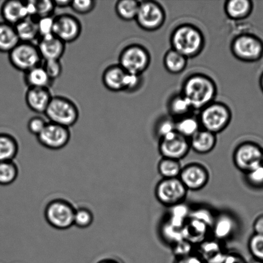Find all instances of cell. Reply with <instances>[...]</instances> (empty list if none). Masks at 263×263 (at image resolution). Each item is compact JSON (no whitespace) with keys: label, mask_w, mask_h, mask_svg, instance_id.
I'll list each match as a JSON object with an SVG mask.
<instances>
[{"label":"cell","mask_w":263,"mask_h":263,"mask_svg":"<svg viewBox=\"0 0 263 263\" xmlns=\"http://www.w3.org/2000/svg\"><path fill=\"white\" fill-rule=\"evenodd\" d=\"M251 9V2L249 0H230L225 5L227 15L233 20L244 19L248 16Z\"/></svg>","instance_id":"obj_26"},{"label":"cell","mask_w":263,"mask_h":263,"mask_svg":"<svg viewBox=\"0 0 263 263\" xmlns=\"http://www.w3.org/2000/svg\"><path fill=\"white\" fill-rule=\"evenodd\" d=\"M10 63L17 70L24 73L41 65L43 61L37 45L20 42L9 53Z\"/></svg>","instance_id":"obj_5"},{"label":"cell","mask_w":263,"mask_h":263,"mask_svg":"<svg viewBox=\"0 0 263 263\" xmlns=\"http://www.w3.org/2000/svg\"><path fill=\"white\" fill-rule=\"evenodd\" d=\"M52 98L50 89L30 87L26 92L25 102L32 111L45 114Z\"/></svg>","instance_id":"obj_17"},{"label":"cell","mask_w":263,"mask_h":263,"mask_svg":"<svg viewBox=\"0 0 263 263\" xmlns=\"http://www.w3.org/2000/svg\"><path fill=\"white\" fill-rule=\"evenodd\" d=\"M200 122L195 118L185 117L176 123V131L185 138H192L200 130Z\"/></svg>","instance_id":"obj_31"},{"label":"cell","mask_w":263,"mask_h":263,"mask_svg":"<svg viewBox=\"0 0 263 263\" xmlns=\"http://www.w3.org/2000/svg\"><path fill=\"white\" fill-rule=\"evenodd\" d=\"M53 2L56 7L66 8L70 7L72 1L71 0H55Z\"/></svg>","instance_id":"obj_49"},{"label":"cell","mask_w":263,"mask_h":263,"mask_svg":"<svg viewBox=\"0 0 263 263\" xmlns=\"http://www.w3.org/2000/svg\"><path fill=\"white\" fill-rule=\"evenodd\" d=\"M216 94L215 84L210 78L202 74L190 77L183 87L182 95L194 109H203L211 104Z\"/></svg>","instance_id":"obj_1"},{"label":"cell","mask_w":263,"mask_h":263,"mask_svg":"<svg viewBox=\"0 0 263 263\" xmlns=\"http://www.w3.org/2000/svg\"><path fill=\"white\" fill-rule=\"evenodd\" d=\"M179 178L187 190L198 191L208 184L209 174L204 167L192 164L182 169Z\"/></svg>","instance_id":"obj_15"},{"label":"cell","mask_w":263,"mask_h":263,"mask_svg":"<svg viewBox=\"0 0 263 263\" xmlns=\"http://www.w3.org/2000/svg\"><path fill=\"white\" fill-rule=\"evenodd\" d=\"M39 34L40 38L53 35L54 17H46L37 20Z\"/></svg>","instance_id":"obj_39"},{"label":"cell","mask_w":263,"mask_h":263,"mask_svg":"<svg viewBox=\"0 0 263 263\" xmlns=\"http://www.w3.org/2000/svg\"><path fill=\"white\" fill-rule=\"evenodd\" d=\"M251 263H263V262L258 261V260H256V261L252 262Z\"/></svg>","instance_id":"obj_52"},{"label":"cell","mask_w":263,"mask_h":263,"mask_svg":"<svg viewBox=\"0 0 263 263\" xmlns=\"http://www.w3.org/2000/svg\"><path fill=\"white\" fill-rule=\"evenodd\" d=\"M28 7L32 18H40L52 16L55 5L50 0H30L28 2Z\"/></svg>","instance_id":"obj_28"},{"label":"cell","mask_w":263,"mask_h":263,"mask_svg":"<svg viewBox=\"0 0 263 263\" xmlns=\"http://www.w3.org/2000/svg\"><path fill=\"white\" fill-rule=\"evenodd\" d=\"M24 79L28 88L39 87L50 89L53 82L46 73L42 65L35 67L30 70L25 72Z\"/></svg>","instance_id":"obj_21"},{"label":"cell","mask_w":263,"mask_h":263,"mask_svg":"<svg viewBox=\"0 0 263 263\" xmlns=\"http://www.w3.org/2000/svg\"><path fill=\"white\" fill-rule=\"evenodd\" d=\"M97 263H120L114 259H104L98 262Z\"/></svg>","instance_id":"obj_51"},{"label":"cell","mask_w":263,"mask_h":263,"mask_svg":"<svg viewBox=\"0 0 263 263\" xmlns=\"http://www.w3.org/2000/svg\"><path fill=\"white\" fill-rule=\"evenodd\" d=\"M231 119L228 107L220 103H211L202 109L199 122L205 130L216 134L225 129Z\"/></svg>","instance_id":"obj_6"},{"label":"cell","mask_w":263,"mask_h":263,"mask_svg":"<svg viewBox=\"0 0 263 263\" xmlns=\"http://www.w3.org/2000/svg\"><path fill=\"white\" fill-rule=\"evenodd\" d=\"M19 169L14 161L0 162V185L7 186L15 181Z\"/></svg>","instance_id":"obj_30"},{"label":"cell","mask_w":263,"mask_h":263,"mask_svg":"<svg viewBox=\"0 0 263 263\" xmlns=\"http://www.w3.org/2000/svg\"><path fill=\"white\" fill-rule=\"evenodd\" d=\"M20 42L32 43L40 37L37 21L28 17L14 26Z\"/></svg>","instance_id":"obj_22"},{"label":"cell","mask_w":263,"mask_h":263,"mask_svg":"<svg viewBox=\"0 0 263 263\" xmlns=\"http://www.w3.org/2000/svg\"><path fill=\"white\" fill-rule=\"evenodd\" d=\"M249 247L252 256L263 262V235L255 234L250 239Z\"/></svg>","instance_id":"obj_36"},{"label":"cell","mask_w":263,"mask_h":263,"mask_svg":"<svg viewBox=\"0 0 263 263\" xmlns=\"http://www.w3.org/2000/svg\"><path fill=\"white\" fill-rule=\"evenodd\" d=\"M164 64L170 73L178 74L184 70L187 65V58L172 49L165 55Z\"/></svg>","instance_id":"obj_27"},{"label":"cell","mask_w":263,"mask_h":263,"mask_svg":"<svg viewBox=\"0 0 263 263\" xmlns=\"http://www.w3.org/2000/svg\"><path fill=\"white\" fill-rule=\"evenodd\" d=\"M149 64L148 51L141 46H128L120 54L118 64L128 73L141 76L148 68Z\"/></svg>","instance_id":"obj_7"},{"label":"cell","mask_w":263,"mask_h":263,"mask_svg":"<svg viewBox=\"0 0 263 263\" xmlns=\"http://www.w3.org/2000/svg\"><path fill=\"white\" fill-rule=\"evenodd\" d=\"M232 51L239 60L254 61L261 56L262 47L260 41L254 36L242 35L232 43Z\"/></svg>","instance_id":"obj_14"},{"label":"cell","mask_w":263,"mask_h":263,"mask_svg":"<svg viewBox=\"0 0 263 263\" xmlns=\"http://www.w3.org/2000/svg\"><path fill=\"white\" fill-rule=\"evenodd\" d=\"M20 43L14 26L0 22V52L9 53Z\"/></svg>","instance_id":"obj_23"},{"label":"cell","mask_w":263,"mask_h":263,"mask_svg":"<svg viewBox=\"0 0 263 263\" xmlns=\"http://www.w3.org/2000/svg\"><path fill=\"white\" fill-rule=\"evenodd\" d=\"M162 235L166 241L174 244L186 240L185 227L182 229L176 228L170 225L168 222L164 224L162 228Z\"/></svg>","instance_id":"obj_34"},{"label":"cell","mask_w":263,"mask_h":263,"mask_svg":"<svg viewBox=\"0 0 263 263\" xmlns=\"http://www.w3.org/2000/svg\"><path fill=\"white\" fill-rule=\"evenodd\" d=\"M247 180L250 184L254 186L263 185V164L259 165L256 168L247 173Z\"/></svg>","instance_id":"obj_43"},{"label":"cell","mask_w":263,"mask_h":263,"mask_svg":"<svg viewBox=\"0 0 263 263\" xmlns=\"http://www.w3.org/2000/svg\"><path fill=\"white\" fill-rule=\"evenodd\" d=\"M96 4V1L92 0H74L71 2L70 7L77 14L84 15L92 12Z\"/></svg>","instance_id":"obj_38"},{"label":"cell","mask_w":263,"mask_h":263,"mask_svg":"<svg viewBox=\"0 0 263 263\" xmlns=\"http://www.w3.org/2000/svg\"><path fill=\"white\" fill-rule=\"evenodd\" d=\"M42 66L53 81L59 79L63 73V65L60 60L45 61Z\"/></svg>","instance_id":"obj_37"},{"label":"cell","mask_w":263,"mask_h":263,"mask_svg":"<svg viewBox=\"0 0 263 263\" xmlns=\"http://www.w3.org/2000/svg\"><path fill=\"white\" fill-rule=\"evenodd\" d=\"M170 217L179 219L185 221V218L190 216L191 211L187 208L186 205L183 204L182 203L179 204L172 206Z\"/></svg>","instance_id":"obj_44"},{"label":"cell","mask_w":263,"mask_h":263,"mask_svg":"<svg viewBox=\"0 0 263 263\" xmlns=\"http://www.w3.org/2000/svg\"><path fill=\"white\" fill-rule=\"evenodd\" d=\"M190 216L192 219L202 221L208 226H213L214 222H215L212 214L204 209H200V210H195L192 213L190 212Z\"/></svg>","instance_id":"obj_42"},{"label":"cell","mask_w":263,"mask_h":263,"mask_svg":"<svg viewBox=\"0 0 263 263\" xmlns=\"http://www.w3.org/2000/svg\"><path fill=\"white\" fill-rule=\"evenodd\" d=\"M224 263H245L243 260L234 256H229Z\"/></svg>","instance_id":"obj_50"},{"label":"cell","mask_w":263,"mask_h":263,"mask_svg":"<svg viewBox=\"0 0 263 263\" xmlns=\"http://www.w3.org/2000/svg\"><path fill=\"white\" fill-rule=\"evenodd\" d=\"M44 61L60 60L66 50V44L55 35L41 37L37 45Z\"/></svg>","instance_id":"obj_16"},{"label":"cell","mask_w":263,"mask_h":263,"mask_svg":"<svg viewBox=\"0 0 263 263\" xmlns=\"http://www.w3.org/2000/svg\"><path fill=\"white\" fill-rule=\"evenodd\" d=\"M140 2L134 0H120L116 4V12L118 17L126 22L136 20Z\"/></svg>","instance_id":"obj_29"},{"label":"cell","mask_w":263,"mask_h":263,"mask_svg":"<svg viewBox=\"0 0 263 263\" xmlns=\"http://www.w3.org/2000/svg\"><path fill=\"white\" fill-rule=\"evenodd\" d=\"M193 109L192 105L183 95H177L173 98L169 103L170 114L175 117L184 118Z\"/></svg>","instance_id":"obj_33"},{"label":"cell","mask_w":263,"mask_h":263,"mask_svg":"<svg viewBox=\"0 0 263 263\" xmlns=\"http://www.w3.org/2000/svg\"><path fill=\"white\" fill-rule=\"evenodd\" d=\"M158 170L164 179H174L179 178L182 167L179 161L163 158L159 162Z\"/></svg>","instance_id":"obj_32"},{"label":"cell","mask_w":263,"mask_h":263,"mask_svg":"<svg viewBox=\"0 0 263 263\" xmlns=\"http://www.w3.org/2000/svg\"><path fill=\"white\" fill-rule=\"evenodd\" d=\"M191 148L190 141L177 132L161 139L159 152L164 158L179 161L186 156Z\"/></svg>","instance_id":"obj_12"},{"label":"cell","mask_w":263,"mask_h":263,"mask_svg":"<svg viewBox=\"0 0 263 263\" xmlns=\"http://www.w3.org/2000/svg\"><path fill=\"white\" fill-rule=\"evenodd\" d=\"M173 50L185 58H194L200 53L204 45V40L200 31L192 25H181L173 33Z\"/></svg>","instance_id":"obj_2"},{"label":"cell","mask_w":263,"mask_h":263,"mask_svg":"<svg viewBox=\"0 0 263 263\" xmlns=\"http://www.w3.org/2000/svg\"><path fill=\"white\" fill-rule=\"evenodd\" d=\"M48 123L45 119L40 117L30 118L28 122V130L33 135L38 136L45 129Z\"/></svg>","instance_id":"obj_40"},{"label":"cell","mask_w":263,"mask_h":263,"mask_svg":"<svg viewBox=\"0 0 263 263\" xmlns=\"http://www.w3.org/2000/svg\"><path fill=\"white\" fill-rule=\"evenodd\" d=\"M190 146L193 151L205 154L213 151L216 143V134L205 129L200 130L190 139Z\"/></svg>","instance_id":"obj_20"},{"label":"cell","mask_w":263,"mask_h":263,"mask_svg":"<svg viewBox=\"0 0 263 263\" xmlns=\"http://www.w3.org/2000/svg\"><path fill=\"white\" fill-rule=\"evenodd\" d=\"M176 132V123L170 119L162 120L157 125V133L160 139Z\"/></svg>","instance_id":"obj_41"},{"label":"cell","mask_w":263,"mask_h":263,"mask_svg":"<svg viewBox=\"0 0 263 263\" xmlns=\"http://www.w3.org/2000/svg\"><path fill=\"white\" fill-rule=\"evenodd\" d=\"M76 209L65 200H51L46 206L45 217L49 225L58 230H66L74 226Z\"/></svg>","instance_id":"obj_4"},{"label":"cell","mask_w":263,"mask_h":263,"mask_svg":"<svg viewBox=\"0 0 263 263\" xmlns=\"http://www.w3.org/2000/svg\"><path fill=\"white\" fill-rule=\"evenodd\" d=\"M254 228L256 234L263 235V217L257 219L254 223Z\"/></svg>","instance_id":"obj_48"},{"label":"cell","mask_w":263,"mask_h":263,"mask_svg":"<svg viewBox=\"0 0 263 263\" xmlns=\"http://www.w3.org/2000/svg\"><path fill=\"white\" fill-rule=\"evenodd\" d=\"M262 154L256 144H241L234 152V164L239 170L248 173L262 164Z\"/></svg>","instance_id":"obj_13"},{"label":"cell","mask_w":263,"mask_h":263,"mask_svg":"<svg viewBox=\"0 0 263 263\" xmlns=\"http://www.w3.org/2000/svg\"><path fill=\"white\" fill-rule=\"evenodd\" d=\"M45 115L50 122L69 128L78 121L79 110L68 98L55 96L51 99Z\"/></svg>","instance_id":"obj_3"},{"label":"cell","mask_w":263,"mask_h":263,"mask_svg":"<svg viewBox=\"0 0 263 263\" xmlns=\"http://www.w3.org/2000/svg\"><path fill=\"white\" fill-rule=\"evenodd\" d=\"M93 214L89 209L80 208L76 210L74 216V226L80 229L89 228L93 223Z\"/></svg>","instance_id":"obj_35"},{"label":"cell","mask_w":263,"mask_h":263,"mask_svg":"<svg viewBox=\"0 0 263 263\" xmlns=\"http://www.w3.org/2000/svg\"><path fill=\"white\" fill-rule=\"evenodd\" d=\"M213 228L214 235L216 238L226 239L233 233L236 228V223L231 216L222 214L215 221Z\"/></svg>","instance_id":"obj_25"},{"label":"cell","mask_w":263,"mask_h":263,"mask_svg":"<svg viewBox=\"0 0 263 263\" xmlns=\"http://www.w3.org/2000/svg\"><path fill=\"white\" fill-rule=\"evenodd\" d=\"M175 263H205L201 257L190 254L188 256L180 257Z\"/></svg>","instance_id":"obj_47"},{"label":"cell","mask_w":263,"mask_h":263,"mask_svg":"<svg viewBox=\"0 0 263 263\" xmlns=\"http://www.w3.org/2000/svg\"><path fill=\"white\" fill-rule=\"evenodd\" d=\"M261 84H262V86L263 87V77H262V78Z\"/></svg>","instance_id":"obj_53"},{"label":"cell","mask_w":263,"mask_h":263,"mask_svg":"<svg viewBox=\"0 0 263 263\" xmlns=\"http://www.w3.org/2000/svg\"><path fill=\"white\" fill-rule=\"evenodd\" d=\"M82 31L81 22L73 15L63 14L54 17L53 35L65 44L78 40Z\"/></svg>","instance_id":"obj_11"},{"label":"cell","mask_w":263,"mask_h":263,"mask_svg":"<svg viewBox=\"0 0 263 263\" xmlns=\"http://www.w3.org/2000/svg\"><path fill=\"white\" fill-rule=\"evenodd\" d=\"M127 73L119 64L108 66L102 74V82L105 88L112 92L125 91Z\"/></svg>","instance_id":"obj_18"},{"label":"cell","mask_w":263,"mask_h":263,"mask_svg":"<svg viewBox=\"0 0 263 263\" xmlns=\"http://www.w3.org/2000/svg\"><path fill=\"white\" fill-rule=\"evenodd\" d=\"M191 243H190V241L184 240L175 244L176 247H175L174 252L178 258L192 254L190 252L192 251Z\"/></svg>","instance_id":"obj_45"},{"label":"cell","mask_w":263,"mask_h":263,"mask_svg":"<svg viewBox=\"0 0 263 263\" xmlns=\"http://www.w3.org/2000/svg\"><path fill=\"white\" fill-rule=\"evenodd\" d=\"M37 138L39 143L45 148L51 151H58L68 144L71 133L69 128L49 122Z\"/></svg>","instance_id":"obj_9"},{"label":"cell","mask_w":263,"mask_h":263,"mask_svg":"<svg viewBox=\"0 0 263 263\" xmlns=\"http://www.w3.org/2000/svg\"><path fill=\"white\" fill-rule=\"evenodd\" d=\"M141 82V77L139 74H134L127 73L125 81V91H133L138 88Z\"/></svg>","instance_id":"obj_46"},{"label":"cell","mask_w":263,"mask_h":263,"mask_svg":"<svg viewBox=\"0 0 263 263\" xmlns=\"http://www.w3.org/2000/svg\"><path fill=\"white\" fill-rule=\"evenodd\" d=\"M262 164H263V154H262Z\"/></svg>","instance_id":"obj_54"},{"label":"cell","mask_w":263,"mask_h":263,"mask_svg":"<svg viewBox=\"0 0 263 263\" xmlns=\"http://www.w3.org/2000/svg\"><path fill=\"white\" fill-rule=\"evenodd\" d=\"M187 193V188L179 178L164 179L159 182L156 189L157 200L167 207L182 203L186 197Z\"/></svg>","instance_id":"obj_8"},{"label":"cell","mask_w":263,"mask_h":263,"mask_svg":"<svg viewBox=\"0 0 263 263\" xmlns=\"http://www.w3.org/2000/svg\"><path fill=\"white\" fill-rule=\"evenodd\" d=\"M136 20L143 29L156 30L164 22V10L159 4L154 2H140Z\"/></svg>","instance_id":"obj_10"},{"label":"cell","mask_w":263,"mask_h":263,"mask_svg":"<svg viewBox=\"0 0 263 263\" xmlns=\"http://www.w3.org/2000/svg\"><path fill=\"white\" fill-rule=\"evenodd\" d=\"M1 14L4 22L15 26L28 17L26 2L8 0L2 5Z\"/></svg>","instance_id":"obj_19"},{"label":"cell","mask_w":263,"mask_h":263,"mask_svg":"<svg viewBox=\"0 0 263 263\" xmlns=\"http://www.w3.org/2000/svg\"><path fill=\"white\" fill-rule=\"evenodd\" d=\"M19 151V145L14 137L0 133V162L13 161Z\"/></svg>","instance_id":"obj_24"}]
</instances>
